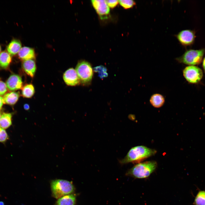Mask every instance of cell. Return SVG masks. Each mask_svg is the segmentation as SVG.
Segmentation results:
<instances>
[{"instance_id": "1", "label": "cell", "mask_w": 205, "mask_h": 205, "mask_svg": "<svg viewBox=\"0 0 205 205\" xmlns=\"http://www.w3.org/2000/svg\"><path fill=\"white\" fill-rule=\"evenodd\" d=\"M157 151L143 145H139L132 148L128 151L125 157L119 160L121 165L130 163H139L156 153Z\"/></svg>"}, {"instance_id": "2", "label": "cell", "mask_w": 205, "mask_h": 205, "mask_svg": "<svg viewBox=\"0 0 205 205\" xmlns=\"http://www.w3.org/2000/svg\"><path fill=\"white\" fill-rule=\"evenodd\" d=\"M157 166V162L155 161L139 163L129 169L126 175L136 179H145L155 171Z\"/></svg>"}, {"instance_id": "3", "label": "cell", "mask_w": 205, "mask_h": 205, "mask_svg": "<svg viewBox=\"0 0 205 205\" xmlns=\"http://www.w3.org/2000/svg\"><path fill=\"white\" fill-rule=\"evenodd\" d=\"M50 187L52 196L56 199L72 194L75 190L72 182L68 181L56 179L50 182Z\"/></svg>"}, {"instance_id": "4", "label": "cell", "mask_w": 205, "mask_h": 205, "mask_svg": "<svg viewBox=\"0 0 205 205\" xmlns=\"http://www.w3.org/2000/svg\"><path fill=\"white\" fill-rule=\"evenodd\" d=\"M205 52V49L187 50L176 60L180 63L190 65H198L201 63Z\"/></svg>"}, {"instance_id": "5", "label": "cell", "mask_w": 205, "mask_h": 205, "mask_svg": "<svg viewBox=\"0 0 205 205\" xmlns=\"http://www.w3.org/2000/svg\"><path fill=\"white\" fill-rule=\"evenodd\" d=\"M75 70L81 83L87 84L91 82L93 72L89 63L84 61L80 62L77 65Z\"/></svg>"}, {"instance_id": "6", "label": "cell", "mask_w": 205, "mask_h": 205, "mask_svg": "<svg viewBox=\"0 0 205 205\" xmlns=\"http://www.w3.org/2000/svg\"><path fill=\"white\" fill-rule=\"evenodd\" d=\"M183 73L186 80L192 83H196L199 82L203 76L202 69L194 65L186 67L183 69Z\"/></svg>"}, {"instance_id": "7", "label": "cell", "mask_w": 205, "mask_h": 205, "mask_svg": "<svg viewBox=\"0 0 205 205\" xmlns=\"http://www.w3.org/2000/svg\"><path fill=\"white\" fill-rule=\"evenodd\" d=\"M175 36L180 43L184 46H189L193 44L195 38L194 32L190 30H182Z\"/></svg>"}, {"instance_id": "8", "label": "cell", "mask_w": 205, "mask_h": 205, "mask_svg": "<svg viewBox=\"0 0 205 205\" xmlns=\"http://www.w3.org/2000/svg\"><path fill=\"white\" fill-rule=\"evenodd\" d=\"M91 1L93 7L101 19L105 18L109 14L110 9L106 0H93Z\"/></svg>"}, {"instance_id": "9", "label": "cell", "mask_w": 205, "mask_h": 205, "mask_svg": "<svg viewBox=\"0 0 205 205\" xmlns=\"http://www.w3.org/2000/svg\"><path fill=\"white\" fill-rule=\"evenodd\" d=\"M63 78L65 83L69 86H74L80 82L75 70L73 68L66 70L63 74Z\"/></svg>"}, {"instance_id": "10", "label": "cell", "mask_w": 205, "mask_h": 205, "mask_svg": "<svg viewBox=\"0 0 205 205\" xmlns=\"http://www.w3.org/2000/svg\"><path fill=\"white\" fill-rule=\"evenodd\" d=\"M6 85L7 89L10 91H15L21 89L22 86V78L18 75H12L7 81Z\"/></svg>"}, {"instance_id": "11", "label": "cell", "mask_w": 205, "mask_h": 205, "mask_svg": "<svg viewBox=\"0 0 205 205\" xmlns=\"http://www.w3.org/2000/svg\"><path fill=\"white\" fill-rule=\"evenodd\" d=\"M22 68L25 73L30 77H33L36 71V65L33 59L23 61L22 63Z\"/></svg>"}, {"instance_id": "12", "label": "cell", "mask_w": 205, "mask_h": 205, "mask_svg": "<svg viewBox=\"0 0 205 205\" xmlns=\"http://www.w3.org/2000/svg\"><path fill=\"white\" fill-rule=\"evenodd\" d=\"M18 54L19 58L23 61L33 59L35 57L34 49L25 46L21 48Z\"/></svg>"}, {"instance_id": "13", "label": "cell", "mask_w": 205, "mask_h": 205, "mask_svg": "<svg viewBox=\"0 0 205 205\" xmlns=\"http://www.w3.org/2000/svg\"><path fill=\"white\" fill-rule=\"evenodd\" d=\"M76 202V196L71 194L59 198L54 205H75Z\"/></svg>"}, {"instance_id": "14", "label": "cell", "mask_w": 205, "mask_h": 205, "mask_svg": "<svg viewBox=\"0 0 205 205\" xmlns=\"http://www.w3.org/2000/svg\"><path fill=\"white\" fill-rule=\"evenodd\" d=\"M20 41L17 39H13L7 47V52L11 55L14 56L18 53L21 48Z\"/></svg>"}, {"instance_id": "15", "label": "cell", "mask_w": 205, "mask_h": 205, "mask_svg": "<svg viewBox=\"0 0 205 205\" xmlns=\"http://www.w3.org/2000/svg\"><path fill=\"white\" fill-rule=\"evenodd\" d=\"M20 96L19 92H12L5 94L3 97V103L13 105L15 104Z\"/></svg>"}, {"instance_id": "16", "label": "cell", "mask_w": 205, "mask_h": 205, "mask_svg": "<svg viewBox=\"0 0 205 205\" xmlns=\"http://www.w3.org/2000/svg\"><path fill=\"white\" fill-rule=\"evenodd\" d=\"M151 104L154 107L159 108L164 104L165 99L164 97L161 94L155 93L151 97L150 100Z\"/></svg>"}, {"instance_id": "17", "label": "cell", "mask_w": 205, "mask_h": 205, "mask_svg": "<svg viewBox=\"0 0 205 205\" xmlns=\"http://www.w3.org/2000/svg\"><path fill=\"white\" fill-rule=\"evenodd\" d=\"M11 55L6 51H3L0 53V68L6 69L9 67L11 62Z\"/></svg>"}, {"instance_id": "18", "label": "cell", "mask_w": 205, "mask_h": 205, "mask_svg": "<svg viewBox=\"0 0 205 205\" xmlns=\"http://www.w3.org/2000/svg\"><path fill=\"white\" fill-rule=\"evenodd\" d=\"M12 114L10 113H3L0 120V127L5 129L9 127L12 124Z\"/></svg>"}, {"instance_id": "19", "label": "cell", "mask_w": 205, "mask_h": 205, "mask_svg": "<svg viewBox=\"0 0 205 205\" xmlns=\"http://www.w3.org/2000/svg\"><path fill=\"white\" fill-rule=\"evenodd\" d=\"M35 89L33 85L31 84H27L22 88V95L26 98H30L34 95Z\"/></svg>"}, {"instance_id": "20", "label": "cell", "mask_w": 205, "mask_h": 205, "mask_svg": "<svg viewBox=\"0 0 205 205\" xmlns=\"http://www.w3.org/2000/svg\"><path fill=\"white\" fill-rule=\"evenodd\" d=\"M195 205H205V191L201 190L196 195L194 202Z\"/></svg>"}, {"instance_id": "21", "label": "cell", "mask_w": 205, "mask_h": 205, "mask_svg": "<svg viewBox=\"0 0 205 205\" xmlns=\"http://www.w3.org/2000/svg\"><path fill=\"white\" fill-rule=\"evenodd\" d=\"M118 1L120 5L125 9L132 8L136 5V2L133 0H120Z\"/></svg>"}, {"instance_id": "22", "label": "cell", "mask_w": 205, "mask_h": 205, "mask_svg": "<svg viewBox=\"0 0 205 205\" xmlns=\"http://www.w3.org/2000/svg\"><path fill=\"white\" fill-rule=\"evenodd\" d=\"M94 70L95 71L99 72V75L101 78H103L106 77L108 75L106 69L103 66L100 65L95 67L94 68Z\"/></svg>"}, {"instance_id": "23", "label": "cell", "mask_w": 205, "mask_h": 205, "mask_svg": "<svg viewBox=\"0 0 205 205\" xmlns=\"http://www.w3.org/2000/svg\"><path fill=\"white\" fill-rule=\"evenodd\" d=\"M8 138V135L6 131L4 129L0 127V142H5Z\"/></svg>"}, {"instance_id": "24", "label": "cell", "mask_w": 205, "mask_h": 205, "mask_svg": "<svg viewBox=\"0 0 205 205\" xmlns=\"http://www.w3.org/2000/svg\"><path fill=\"white\" fill-rule=\"evenodd\" d=\"M7 90L6 84L3 81H0V95H4Z\"/></svg>"}, {"instance_id": "25", "label": "cell", "mask_w": 205, "mask_h": 205, "mask_svg": "<svg viewBox=\"0 0 205 205\" xmlns=\"http://www.w3.org/2000/svg\"><path fill=\"white\" fill-rule=\"evenodd\" d=\"M106 3L109 7L113 8L115 7L118 4V0H106Z\"/></svg>"}, {"instance_id": "26", "label": "cell", "mask_w": 205, "mask_h": 205, "mask_svg": "<svg viewBox=\"0 0 205 205\" xmlns=\"http://www.w3.org/2000/svg\"><path fill=\"white\" fill-rule=\"evenodd\" d=\"M3 98L0 96V110L1 109L3 104Z\"/></svg>"}, {"instance_id": "27", "label": "cell", "mask_w": 205, "mask_h": 205, "mask_svg": "<svg viewBox=\"0 0 205 205\" xmlns=\"http://www.w3.org/2000/svg\"><path fill=\"white\" fill-rule=\"evenodd\" d=\"M24 108L25 110H28L30 108L29 105L27 104H25L24 105Z\"/></svg>"}, {"instance_id": "28", "label": "cell", "mask_w": 205, "mask_h": 205, "mask_svg": "<svg viewBox=\"0 0 205 205\" xmlns=\"http://www.w3.org/2000/svg\"><path fill=\"white\" fill-rule=\"evenodd\" d=\"M202 67L205 73V57L203 60Z\"/></svg>"}, {"instance_id": "29", "label": "cell", "mask_w": 205, "mask_h": 205, "mask_svg": "<svg viewBox=\"0 0 205 205\" xmlns=\"http://www.w3.org/2000/svg\"><path fill=\"white\" fill-rule=\"evenodd\" d=\"M1 46H0V52H1Z\"/></svg>"}, {"instance_id": "30", "label": "cell", "mask_w": 205, "mask_h": 205, "mask_svg": "<svg viewBox=\"0 0 205 205\" xmlns=\"http://www.w3.org/2000/svg\"><path fill=\"white\" fill-rule=\"evenodd\" d=\"M1 115H2V114H1V113H0V119H1Z\"/></svg>"}, {"instance_id": "31", "label": "cell", "mask_w": 205, "mask_h": 205, "mask_svg": "<svg viewBox=\"0 0 205 205\" xmlns=\"http://www.w3.org/2000/svg\"><path fill=\"white\" fill-rule=\"evenodd\" d=\"M0 205H3V204L2 203H0Z\"/></svg>"}]
</instances>
